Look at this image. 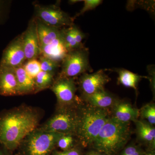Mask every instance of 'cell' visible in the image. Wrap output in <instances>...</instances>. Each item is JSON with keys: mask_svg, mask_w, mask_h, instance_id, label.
<instances>
[{"mask_svg": "<svg viewBox=\"0 0 155 155\" xmlns=\"http://www.w3.org/2000/svg\"><path fill=\"white\" fill-rule=\"evenodd\" d=\"M40 114L35 108L21 106L0 113V143L9 151L38 127Z\"/></svg>", "mask_w": 155, "mask_h": 155, "instance_id": "1", "label": "cell"}, {"mask_svg": "<svg viewBox=\"0 0 155 155\" xmlns=\"http://www.w3.org/2000/svg\"><path fill=\"white\" fill-rule=\"evenodd\" d=\"M79 121L75 137L83 147H91L104 125L110 118V109L94 107L83 101L79 105Z\"/></svg>", "mask_w": 155, "mask_h": 155, "instance_id": "2", "label": "cell"}, {"mask_svg": "<svg viewBox=\"0 0 155 155\" xmlns=\"http://www.w3.org/2000/svg\"><path fill=\"white\" fill-rule=\"evenodd\" d=\"M130 123H124L111 116L92 144L91 148L106 155H116L131 137Z\"/></svg>", "mask_w": 155, "mask_h": 155, "instance_id": "3", "label": "cell"}, {"mask_svg": "<svg viewBox=\"0 0 155 155\" xmlns=\"http://www.w3.org/2000/svg\"><path fill=\"white\" fill-rule=\"evenodd\" d=\"M63 134L43 130L38 127L22 140V155H51Z\"/></svg>", "mask_w": 155, "mask_h": 155, "instance_id": "4", "label": "cell"}, {"mask_svg": "<svg viewBox=\"0 0 155 155\" xmlns=\"http://www.w3.org/2000/svg\"><path fill=\"white\" fill-rule=\"evenodd\" d=\"M82 102L70 107H57L53 116L38 127L46 131L75 136L79 121L78 108Z\"/></svg>", "mask_w": 155, "mask_h": 155, "instance_id": "5", "label": "cell"}, {"mask_svg": "<svg viewBox=\"0 0 155 155\" xmlns=\"http://www.w3.org/2000/svg\"><path fill=\"white\" fill-rule=\"evenodd\" d=\"M89 53L85 47L68 52L61 62L58 76L75 78L92 70L89 63Z\"/></svg>", "mask_w": 155, "mask_h": 155, "instance_id": "6", "label": "cell"}, {"mask_svg": "<svg viewBox=\"0 0 155 155\" xmlns=\"http://www.w3.org/2000/svg\"><path fill=\"white\" fill-rule=\"evenodd\" d=\"M35 17L46 25L58 28L74 25L75 19L58 5H34Z\"/></svg>", "mask_w": 155, "mask_h": 155, "instance_id": "7", "label": "cell"}, {"mask_svg": "<svg viewBox=\"0 0 155 155\" xmlns=\"http://www.w3.org/2000/svg\"><path fill=\"white\" fill-rule=\"evenodd\" d=\"M50 88L57 97V107L75 105L82 101L76 94L77 87L75 78L58 76Z\"/></svg>", "mask_w": 155, "mask_h": 155, "instance_id": "8", "label": "cell"}, {"mask_svg": "<svg viewBox=\"0 0 155 155\" xmlns=\"http://www.w3.org/2000/svg\"><path fill=\"white\" fill-rule=\"evenodd\" d=\"M110 80L111 78L103 69L94 73L86 72L81 75L78 82L81 95V99L83 100L87 97L105 89L106 84Z\"/></svg>", "mask_w": 155, "mask_h": 155, "instance_id": "9", "label": "cell"}, {"mask_svg": "<svg viewBox=\"0 0 155 155\" xmlns=\"http://www.w3.org/2000/svg\"><path fill=\"white\" fill-rule=\"evenodd\" d=\"M25 61L21 34L12 41L4 50L0 66L15 69L22 66Z\"/></svg>", "mask_w": 155, "mask_h": 155, "instance_id": "10", "label": "cell"}, {"mask_svg": "<svg viewBox=\"0 0 155 155\" xmlns=\"http://www.w3.org/2000/svg\"><path fill=\"white\" fill-rule=\"evenodd\" d=\"M22 44L26 61L38 59L41 56L36 20L34 18L29 21L28 27L22 34Z\"/></svg>", "mask_w": 155, "mask_h": 155, "instance_id": "11", "label": "cell"}, {"mask_svg": "<svg viewBox=\"0 0 155 155\" xmlns=\"http://www.w3.org/2000/svg\"><path fill=\"white\" fill-rule=\"evenodd\" d=\"M110 111L112 117L121 122H135L139 119V109L126 101L119 99Z\"/></svg>", "mask_w": 155, "mask_h": 155, "instance_id": "12", "label": "cell"}, {"mask_svg": "<svg viewBox=\"0 0 155 155\" xmlns=\"http://www.w3.org/2000/svg\"><path fill=\"white\" fill-rule=\"evenodd\" d=\"M138 144L144 146L146 150H155V127L144 120L139 119L134 122Z\"/></svg>", "mask_w": 155, "mask_h": 155, "instance_id": "13", "label": "cell"}, {"mask_svg": "<svg viewBox=\"0 0 155 155\" xmlns=\"http://www.w3.org/2000/svg\"><path fill=\"white\" fill-rule=\"evenodd\" d=\"M0 94L17 95V82L14 68L0 66Z\"/></svg>", "mask_w": 155, "mask_h": 155, "instance_id": "14", "label": "cell"}, {"mask_svg": "<svg viewBox=\"0 0 155 155\" xmlns=\"http://www.w3.org/2000/svg\"><path fill=\"white\" fill-rule=\"evenodd\" d=\"M119 100L116 95L104 89L87 97L82 101L96 107L110 110Z\"/></svg>", "mask_w": 155, "mask_h": 155, "instance_id": "15", "label": "cell"}, {"mask_svg": "<svg viewBox=\"0 0 155 155\" xmlns=\"http://www.w3.org/2000/svg\"><path fill=\"white\" fill-rule=\"evenodd\" d=\"M40 49L41 56L61 64L68 53L62 40L61 35V38L55 40L49 44L41 47Z\"/></svg>", "mask_w": 155, "mask_h": 155, "instance_id": "16", "label": "cell"}, {"mask_svg": "<svg viewBox=\"0 0 155 155\" xmlns=\"http://www.w3.org/2000/svg\"><path fill=\"white\" fill-rule=\"evenodd\" d=\"M35 19L40 48L49 44L55 40L61 37V28L49 26L38 19Z\"/></svg>", "mask_w": 155, "mask_h": 155, "instance_id": "17", "label": "cell"}, {"mask_svg": "<svg viewBox=\"0 0 155 155\" xmlns=\"http://www.w3.org/2000/svg\"><path fill=\"white\" fill-rule=\"evenodd\" d=\"M15 69L17 82V95L35 94L34 79L26 73L22 66Z\"/></svg>", "mask_w": 155, "mask_h": 155, "instance_id": "18", "label": "cell"}, {"mask_svg": "<svg viewBox=\"0 0 155 155\" xmlns=\"http://www.w3.org/2000/svg\"><path fill=\"white\" fill-rule=\"evenodd\" d=\"M114 71L118 74V84L125 87L133 88L137 91V86L139 81L143 78H148L146 76H141L124 69H116Z\"/></svg>", "mask_w": 155, "mask_h": 155, "instance_id": "19", "label": "cell"}, {"mask_svg": "<svg viewBox=\"0 0 155 155\" xmlns=\"http://www.w3.org/2000/svg\"><path fill=\"white\" fill-rule=\"evenodd\" d=\"M54 76L48 72L41 71L34 78L35 94L50 88L54 81Z\"/></svg>", "mask_w": 155, "mask_h": 155, "instance_id": "20", "label": "cell"}, {"mask_svg": "<svg viewBox=\"0 0 155 155\" xmlns=\"http://www.w3.org/2000/svg\"><path fill=\"white\" fill-rule=\"evenodd\" d=\"M61 31L62 40L68 52L72 50L82 48L80 47L75 41L72 31V26L67 28H61Z\"/></svg>", "mask_w": 155, "mask_h": 155, "instance_id": "21", "label": "cell"}, {"mask_svg": "<svg viewBox=\"0 0 155 155\" xmlns=\"http://www.w3.org/2000/svg\"><path fill=\"white\" fill-rule=\"evenodd\" d=\"M151 125L155 126V104L153 102L149 103L139 109V118Z\"/></svg>", "mask_w": 155, "mask_h": 155, "instance_id": "22", "label": "cell"}, {"mask_svg": "<svg viewBox=\"0 0 155 155\" xmlns=\"http://www.w3.org/2000/svg\"><path fill=\"white\" fill-rule=\"evenodd\" d=\"M38 59L40 63L41 71L48 72L54 76L56 75V73L61 67V63L53 61L43 56H40Z\"/></svg>", "mask_w": 155, "mask_h": 155, "instance_id": "23", "label": "cell"}, {"mask_svg": "<svg viewBox=\"0 0 155 155\" xmlns=\"http://www.w3.org/2000/svg\"><path fill=\"white\" fill-rule=\"evenodd\" d=\"M77 144H79L75 136L70 134H64L58 140L56 146L61 150L65 151L71 149Z\"/></svg>", "mask_w": 155, "mask_h": 155, "instance_id": "24", "label": "cell"}, {"mask_svg": "<svg viewBox=\"0 0 155 155\" xmlns=\"http://www.w3.org/2000/svg\"><path fill=\"white\" fill-rule=\"evenodd\" d=\"M22 67L26 73L34 79L41 71L40 63L38 59L25 61Z\"/></svg>", "mask_w": 155, "mask_h": 155, "instance_id": "25", "label": "cell"}, {"mask_svg": "<svg viewBox=\"0 0 155 155\" xmlns=\"http://www.w3.org/2000/svg\"><path fill=\"white\" fill-rule=\"evenodd\" d=\"M144 152L141 145L132 142L126 145L116 155H143Z\"/></svg>", "mask_w": 155, "mask_h": 155, "instance_id": "26", "label": "cell"}, {"mask_svg": "<svg viewBox=\"0 0 155 155\" xmlns=\"http://www.w3.org/2000/svg\"><path fill=\"white\" fill-rule=\"evenodd\" d=\"M83 2L84 3L83 8L79 13H78L75 17H73L75 19L77 17L83 15L85 12L95 9L102 3L103 1L101 0H84Z\"/></svg>", "mask_w": 155, "mask_h": 155, "instance_id": "27", "label": "cell"}, {"mask_svg": "<svg viewBox=\"0 0 155 155\" xmlns=\"http://www.w3.org/2000/svg\"><path fill=\"white\" fill-rule=\"evenodd\" d=\"M83 147L77 144L74 147L65 151H58L54 150L51 155H84Z\"/></svg>", "mask_w": 155, "mask_h": 155, "instance_id": "28", "label": "cell"}, {"mask_svg": "<svg viewBox=\"0 0 155 155\" xmlns=\"http://www.w3.org/2000/svg\"><path fill=\"white\" fill-rule=\"evenodd\" d=\"M72 29L75 41L80 47H83L84 45L82 43V41L85 38V34L75 24L72 25Z\"/></svg>", "mask_w": 155, "mask_h": 155, "instance_id": "29", "label": "cell"}, {"mask_svg": "<svg viewBox=\"0 0 155 155\" xmlns=\"http://www.w3.org/2000/svg\"><path fill=\"white\" fill-rule=\"evenodd\" d=\"M84 155H106L104 153L99 151L96 150L91 148V149L87 151L86 152L84 153Z\"/></svg>", "mask_w": 155, "mask_h": 155, "instance_id": "30", "label": "cell"}, {"mask_svg": "<svg viewBox=\"0 0 155 155\" xmlns=\"http://www.w3.org/2000/svg\"><path fill=\"white\" fill-rule=\"evenodd\" d=\"M10 152L4 147L2 146L0 147V155H11Z\"/></svg>", "mask_w": 155, "mask_h": 155, "instance_id": "31", "label": "cell"}, {"mask_svg": "<svg viewBox=\"0 0 155 155\" xmlns=\"http://www.w3.org/2000/svg\"><path fill=\"white\" fill-rule=\"evenodd\" d=\"M143 155H155V150H145Z\"/></svg>", "mask_w": 155, "mask_h": 155, "instance_id": "32", "label": "cell"}, {"mask_svg": "<svg viewBox=\"0 0 155 155\" xmlns=\"http://www.w3.org/2000/svg\"><path fill=\"white\" fill-rule=\"evenodd\" d=\"M82 1H75V0H72V1H69V3L70 5H73L75 3L78 2H82Z\"/></svg>", "mask_w": 155, "mask_h": 155, "instance_id": "33", "label": "cell"}, {"mask_svg": "<svg viewBox=\"0 0 155 155\" xmlns=\"http://www.w3.org/2000/svg\"><path fill=\"white\" fill-rule=\"evenodd\" d=\"M2 2L0 1V13H1V10H2Z\"/></svg>", "mask_w": 155, "mask_h": 155, "instance_id": "34", "label": "cell"}]
</instances>
